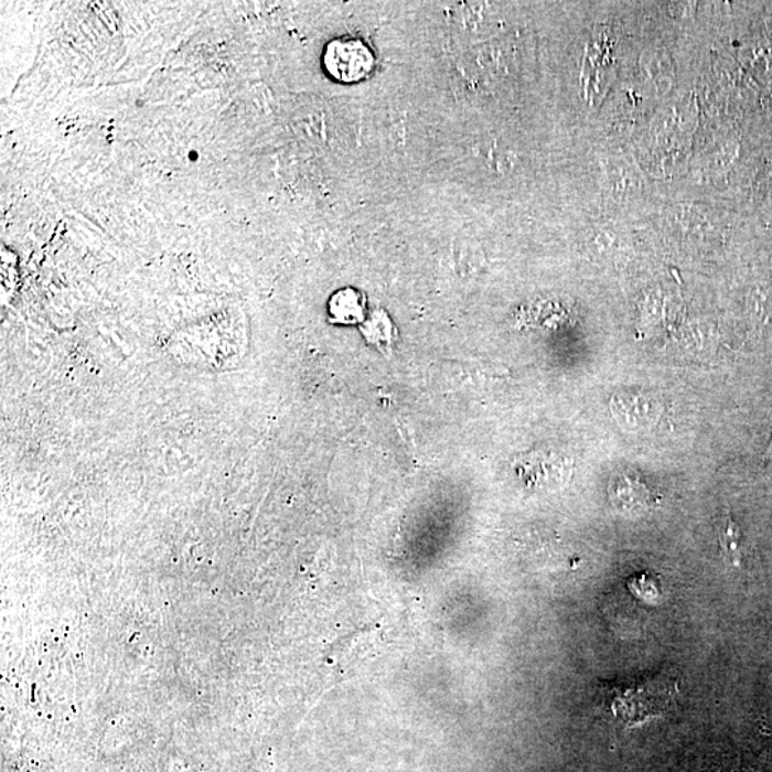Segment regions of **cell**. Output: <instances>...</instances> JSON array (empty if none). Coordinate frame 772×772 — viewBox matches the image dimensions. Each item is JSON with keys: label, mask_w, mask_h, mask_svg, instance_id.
<instances>
[{"label": "cell", "mask_w": 772, "mask_h": 772, "mask_svg": "<svg viewBox=\"0 0 772 772\" xmlns=\"http://www.w3.org/2000/svg\"><path fill=\"white\" fill-rule=\"evenodd\" d=\"M374 56L368 46L356 39H336L323 53V66L334 79L358 82L371 74Z\"/></svg>", "instance_id": "obj_1"}, {"label": "cell", "mask_w": 772, "mask_h": 772, "mask_svg": "<svg viewBox=\"0 0 772 772\" xmlns=\"http://www.w3.org/2000/svg\"><path fill=\"white\" fill-rule=\"evenodd\" d=\"M721 551L728 566L738 567L741 564V530L731 518L723 521L718 529Z\"/></svg>", "instance_id": "obj_2"}]
</instances>
